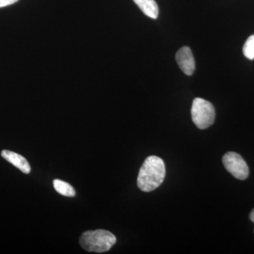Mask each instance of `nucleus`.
Masks as SVG:
<instances>
[{"instance_id":"10","label":"nucleus","mask_w":254,"mask_h":254,"mask_svg":"<svg viewBox=\"0 0 254 254\" xmlns=\"http://www.w3.org/2000/svg\"><path fill=\"white\" fill-rule=\"evenodd\" d=\"M18 1V0H0V8L9 6V5L17 2Z\"/></svg>"},{"instance_id":"8","label":"nucleus","mask_w":254,"mask_h":254,"mask_svg":"<svg viewBox=\"0 0 254 254\" xmlns=\"http://www.w3.org/2000/svg\"><path fill=\"white\" fill-rule=\"evenodd\" d=\"M53 186L58 193L64 196L73 197L76 195L74 189L67 182L60 180H55L53 181Z\"/></svg>"},{"instance_id":"4","label":"nucleus","mask_w":254,"mask_h":254,"mask_svg":"<svg viewBox=\"0 0 254 254\" xmlns=\"http://www.w3.org/2000/svg\"><path fill=\"white\" fill-rule=\"evenodd\" d=\"M224 166L236 179L245 180L250 175V170L245 160L238 153L228 152L222 158Z\"/></svg>"},{"instance_id":"11","label":"nucleus","mask_w":254,"mask_h":254,"mask_svg":"<svg viewBox=\"0 0 254 254\" xmlns=\"http://www.w3.org/2000/svg\"><path fill=\"white\" fill-rule=\"evenodd\" d=\"M250 220H252V221L254 223V209L253 210H252V212H251V213L250 215Z\"/></svg>"},{"instance_id":"1","label":"nucleus","mask_w":254,"mask_h":254,"mask_svg":"<svg viewBox=\"0 0 254 254\" xmlns=\"http://www.w3.org/2000/svg\"><path fill=\"white\" fill-rule=\"evenodd\" d=\"M165 177V165L161 158L155 155L148 157L140 168L137 185L142 191L154 190L161 185Z\"/></svg>"},{"instance_id":"7","label":"nucleus","mask_w":254,"mask_h":254,"mask_svg":"<svg viewBox=\"0 0 254 254\" xmlns=\"http://www.w3.org/2000/svg\"><path fill=\"white\" fill-rule=\"evenodd\" d=\"M133 1L148 17L153 19L158 18L159 9L155 0H133Z\"/></svg>"},{"instance_id":"3","label":"nucleus","mask_w":254,"mask_h":254,"mask_svg":"<svg viewBox=\"0 0 254 254\" xmlns=\"http://www.w3.org/2000/svg\"><path fill=\"white\" fill-rule=\"evenodd\" d=\"M191 118L195 126L200 129H205L215 121V108L210 102L203 98H195L191 107Z\"/></svg>"},{"instance_id":"9","label":"nucleus","mask_w":254,"mask_h":254,"mask_svg":"<svg viewBox=\"0 0 254 254\" xmlns=\"http://www.w3.org/2000/svg\"><path fill=\"white\" fill-rule=\"evenodd\" d=\"M243 53L249 60H254V35L251 36L243 47Z\"/></svg>"},{"instance_id":"5","label":"nucleus","mask_w":254,"mask_h":254,"mask_svg":"<svg viewBox=\"0 0 254 254\" xmlns=\"http://www.w3.org/2000/svg\"><path fill=\"white\" fill-rule=\"evenodd\" d=\"M176 60L179 66L185 74L188 76L193 74L195 68V60L189 47L185 46L179 50L176 54Z\"/></svg>"},{"instance_id":"2","label":"nucleus","mask_w":254,"mask_h":254,"mask_svg":"<svg viewBox=\"0 0 254 254\" xmlns=\"http://www.w3.org/2000/svg\"><path fill=\"white\" fill-rule=\"evenodd\" d=\"M116 237L111 232L97 230L82 234L79 243L82 248L87 252L103 253L109 251L116 243Z\"/></svg>"},{"instance_id":"6","label":"nucleus","mask_w":254,"mask_h":254,"mask_svg":"<svg viewBox=\"0 0 254 254\" xmlns=\"http://www.w3.org/2000/svg\"><path fill=\"white\" fill-rule=\"evenodd\" d=\"M1 155L3 158L7 160L9 163L12 164L14 167L21 170L22 173L29 174L31 172V169L29 163L22 155L7 150H2Z\"/></svg>"}]
</instances>
